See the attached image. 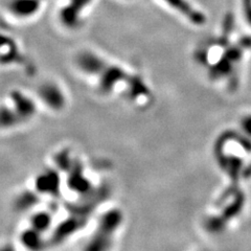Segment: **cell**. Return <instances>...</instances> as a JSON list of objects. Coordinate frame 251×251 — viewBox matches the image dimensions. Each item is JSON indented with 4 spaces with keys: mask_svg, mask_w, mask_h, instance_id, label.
<instances>
[{
    "mask_svg": "<svg viewBox=\"0 0 251 251\" xmlns=\"http://www.w3.org/2000/svg\"><path fill=\"white\" fill-rule=\"evenodd\" d=\"M37 100L53 111H60L66 106V97L60 85L53 81H45L37 89Z\"/></svg>",
    "mask_w": 251,
    "mask_h": 251,
    "instance_id": "cell-1",
    "label": "cell"
},
{
    "mask_svg": "<svg viewBox=\"0 0 251 251\" xmlns=\"http://www.w3.org/2000/svg\"><path fill=\"white\" fill-rule=\"evenodd\" d=\"M6 100L23 124L35 117L37 113V101L35 98H30L25 92L15 90L10 93V96H7Z\"/></svg>",
    "mask_w": 251,
    "mask_h": 251,
    "instance_id": "cell-2",
    "label": "cell"
},
{
    "mask_svg": "<svg viewBox=\"0 0 251 251\" xmlns=\"http://www.w3.org/2000/svg\"><path fill=\"white\" fill-rule=\"evenodd\" d=\"M166 1L179 13L186 16L187 19H190L196 25H202L204 20H205L204 16L198 11L194 10V7H192L185 0H166Z\"/></svg>",
    "mask_w": 251,
    "mask_h": 251,
    "instance_id": "cell-3",
    "label": "cell"
},
{
    "mask_svg": "<svg viewBox=\"0 0 251 251\" xmlns=\"http://www.w3.org/2000/svg\"><path fill=\"white\" fill-rule=\"evenodd\" d=\"M23 124L12 106L7 103L0 105V129H11Z\"/></svg>",
    "mask_w": 251,
    "mask_h": 251,
    "instance_id": "cell-4",
    "label": "cell"
},
{
    "mask_svg": "<svg viewBox=\"0 0 251 251\" xmlns=\"http://www.w3.org/2000/svg\"><path fill=\"white\" fill-rule=\"evenodd\" d=\"M243 6H244L245 18L251 26V0H242Z\"/></svg>",
    "mask_w": 251,
    "mask_h": 251,
    "instance_id": "cell-5",
    "label": "cell"
}]
</instances>
